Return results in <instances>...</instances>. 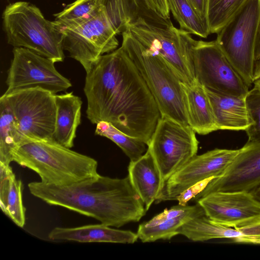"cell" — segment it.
I'll return each instance as SVG.
<instances>
[{
	"instance_id": "obj_1",
	"label": "cell",
	"mask_w": 260,
	"mask_h": 260,
	"mask_svg": "<svg viewBox=\"0 0 260 260\" xmlns=\"http://www.w3.org/2000/svg\"><path fill=\"white\" fill-rule=\"evenodd\" d=\"M86 116L110 122L148 145L161 114L133 61L121 47L102 55L86 73Z\"/></svg>"
},
{
	"instance_id": "obj_2",
	"label": "cell",
	"mask_w": 260,
	"mask_h": 260,
	"mask_svg": "<svg viewBox=\"0 0 260 260\" xmlns=\"http://www.w3.org/2000/svg\"><path fill=\"white\" fill-rule=\"evenodd\" d=\"M30 193L50 205L90 217L109 226L138 222L147 212L128 176L113 178L98 175L66 186L28 184Z\"/></svg>"
},
{
	"instance_id": "obj_3",
	"label": "cell",
	"mask_w": 260,
	"mask_h": 260,
	"mask_svg": "<svg viewBox=\"0 0 260 260\" xmlns=\"http://www.w3.org/2000/svg\"><path fill=\"white\" fill-rule=\"evenodd\" d=\"M13 161L36 173L46 184L69 186L99 174L95 159L55 141H34L19 146L13 152Z\"/></svg>"
},
{
	"instance_id": "obj_4",
	"label": "cell",
	"mask_w": 260,
	"mask_h": 260,
	"mask_svg": "<svg viewBox=\"0 0 260 260\" xmlns=\"http://www.w3.org/2000/svg\"><path fill=\"white\" fill-rule=\"evenodd\" d=\"M122 35L121 47L145 82L161 116L188 125L182 82L177 74L161 56L147 49L128 30Z\"/></svg>"
},
{
	"instance_id": "obj_5",
	"label": "cell",
	"mask_w": 260,
	"mask_h": 260,
	"mask_svg": "<svg viewBox=\"0 0 260 260\" xmlns=\"http://www.w3.org/2000/svg\"><path fill=\"white\" fill-rule=\"evenodd\" d=\"M2 18L9 45L28 49L55 62L64 60L61 29L46 19L36 6L23 1L10 4Z\"/></svg>"
},
{
	"instance_id": "obj_6",
	"label": "cell",
	"mask_w": 260,
	"mask_h": 260,
	"mask_svg": "<svg viewBox=\"0 0 260 260\" xmlns=\"http://www.w3.org/2000/svg\"><path fill=\"white\" fill-rule=\"evenodd\" d=\"M260 22V0H248L217 33L216 40L250 87L254 82L255 46Z\"/></svg>"
},
{
	"instance_id": "obj_7",
	"label": "cell",
	"mask_w": 260,
	"mask_h": 260,
	"mask_svg": "<svg viewBox=\"0 0 260 260\" xmlns=\"http://www.w3.org/2000/svg\"><path fill=\"white\" fill-rule=\"evenodd\" d=\"M55 94L40 87L3 94L17 122L19 146L34 141H54Z\"/></svg>"
},
{
	"instance_id": "obj_8",
	"label": "cell",
	"mask_w": 260,
	"mask_h": 260,
	"mask_svg": "<svg viewBox=\"0 0 260 260\" xmlns=\"http://www.w3.org/2000/svg\"><path fill=\"white\" fill-rule=\"evenodd\" d=\"M126 29L147 49L161 56L183 83L192 85L197 82L191 53L194 39L189 32L173 25L157 26L143 19Z\"/></svg>"
},
{
	"instance_id": "obj_9",
	"label": "cell",
	"mask_w": 260,
	"mask_h": 260,
	"mask_svg": "<svg viewBox=\"0 0 260 260\" xmlns=\"http://www.w3.org/2000/svg\"><path fill=\"white\" fill-rule=\"evenodd\" d=\"M196 132L188 125L161 116L150 139L148 149L159 170L164 184L198 152Z\"/></svg>"
},
{
	"instance_id": "obj_10",
	"label": "cell",
	"mask_w": 260,
	"mask_h": 260,
	"mask_svg": "<svg viewBox=\"0 0 260 260\" xmlns=\"http://www.w3.org/2000/svg\"><path fill=\"white\" fill-rule=\"evenodd\" d=\"M62 46L71 57L88 73L99 58L117 48L119 43L102 5L87 21L71 29H61Z\"/></svg>"
},
{
	"instance_id": "obj_11",
	"label": "cell",
	"mask_w": 260,
	"mask_h": 260,
	"mask_svg": "<svg viewBox=\"0 0 260 260\" xmlns=\"http://www.w3.org/2000/svg\"><path fill=\"white\" fill-rule=\"evenodd\" d=\"M192 58L197 81L205 88L245 98L249 87L226 57L217 41L194 40Z\"/></svg>"
},
{
	"instance_id": "obj_12",
	"label": "cell",
	"mask_w": 260,
	"mask_h": 260,
	"mask_svg": "<svg viewBox=\"0 0 260 260\" xmlns=\"http://www.w3.org/2000/svg\"><path fill=\"white\" fill-rule=\"evenodd\" d=\"M13 54L4 94L36 87L56 94L72 86L70 81L57 71L53 60L23 47H14Z\"/></svg>"
},
{
	"instance_id": "obj_13",
	"label": "cell",
	"mask_w": 260,
	"mask_h": 260,
	"mask_svg": "<svg viewBox=\"0 0 260 260\" xmlns=\"http://www.w3.org/2000/svg\"><path fill=\"white\" fill-rule=\"evenodd\" d=\"M240 152L216 148L196 155L164 184L156 201L175 200L183 191L204 180L221 176Z\"/></svg>"
},
{
	"instance_id": "obj_14",
	"label": "cell",
	"mask_w": 260,
	"mask_h": 260,
	"mask_svg": "<svg viewBox=\"0 0 260 260\" xmlns=\"http://www.w3.org/2000/svg\"><path fill=\"white\" fill-rule=\"evenodd\" d=\"M214 222L239 230L260 221V202L245 191H214L197 200Z\"/></svg>"
},
{
	"instance_id": "obj_15",
	"label": "cell",
	"mask_w": 260,
	"mask_h": 260,
	"mask_svg": "<svg viewBox=\"0 0 260 260\" xmlns=\"http://www.w3.org/2000/svg\"><path fill=\"white\" fill-rule=\"evenodd\" d=\"M260 187V142H248L224 173L211 179L195 199L214 191H245Z\"/></svg>"
},
{
	"instance_id": "obj_16",
	"label": "cell",
	"mask_w": 260,
	"mask_h": 260,
	"mask_svg": "<svg viewBox=\"0 0 260 260\" xmlns=\"http://www.w3.org/2000/svg\"><path fill=\"white\" fill-rule=\"evenodd\" d=\"M97 1L103 7L116 35L122 34L140 19L157 26L173 25L170 19H165L155 12L147 0Z\"/></svg>"
},
{
	"instance_id": "obj_17",
	"label": "cell",
	"mask_w": 260,
	"mask_h": 260,
	"mask_svg": "<svg viewBox=\"0 0 260 260\" xmlns=\"http://www.w3.org/2000/svg\"><path fill=\"white\" fill-rule=\"evenodd\" d=\"M48 238L54 241H72L80 243L123 244H133L139 239L137 233L112 228L101 223L74 228L55 227L48 234Z\"/></svg>"
},
{
	"instance_id": "obj_18",
	"label": "cell",
	"mask_w": 260,
	"mask_h": 260,
	"mask_svg": "<svg viewBox=\"0 0 260 260\" xmlns=\"http://www.w3.org/2000/svg\"><path fill=\"white\" fill-rule=\"evenodd\" d=\"M128 172L131 182L147 211L164 185L158 166L148 149L140 158L130 161Z\"/></svg>"
},
{
	"instance_id": "obj_19",
	"label": "cell",
	"mask_w": 260,
	"mask_h": 260,
	"mask_svg": "<svg viewBox=\"0 0 260 260\" xmlns=\"http://www.w3.org/2000/svg\"><path fill=\"white\" fill-rule=\"evenodd\" d=\"M218 130L246 131L250 125L245 97L218 93L205 88Z\"/></svg>"
},
{
	"instance_id": "obj_20",
	"label": "cell",
	"mask_w": 260,
	"mask_h": 260,
	"mask_svg": "<svg viewBox=\"0 0 260 260\" xmlns=\"http://www.w3.org/2000/svg\"><path fill=\"white\" fill-rule=\"evenodd\" d=\"M188 125L197 134L207 135L218 130L209 97L198 82L189 85L182 82Z\"/></svg>"
},
{
	"instance_id": "obj_21",
	"label": "cell",
	"mask_w": 260,
	"mask_h": 260,
	"mask_svg": "<svg viewBox=\"0 0 260 260\" xmlns=\"http://www.w3.org/2000/svg\"><path fill=\"white\" fill-rule=\"evenodd\" d=\"M56 113L54 140L57 143L71 148L76 136V131L81 123V98L73 92L55 94Z\"/></svg>"
},
{
	"instance_id": "obj_22",
	"label": "cell",
	"mask_w": 260,
	"mask_h": 260,
	"mask_svg": "<svg viewBox=\"0 0 260 260\" xmlns=\"http://www.w3.org/2000/svg\"><path fill=\"white\" fill-rule=\"evenodd\" d=\"M22 189V182L16 178L10 166L0 162L1 207L5 215L20 228L25 224Z\"/></svg>"
},
{
	"instance_id": "obj_23",
	"label": "cell",
	"mask_w": 260,
	"mask_h": 260,
	"mask_svg": "<svg viewBox=\"0 0 260 260\" xmlns=\"http://www.w3.org/2000/svg\"><path fill=\"white\" fill-rule=\"evenodd\" d=\"M177 233L178 235H182L190 240L196 242L225 238L233 240L243 236L240 230L218 224L205 213L182 225Z\"/></svg>"
},
{
	"instance_id": "obj_24",
	"label": "cell",
	"mask_w": 260,
	"mask_h": 260,
	"mask_svg": "<svg viewBox=\"0 0 260 260\" xmlns=\"http://www.w3.org/2000/svg\"><path fill=\"white\" fill-rule=\"evenodd\" d=\"M202 206L197 203L190 211L175 218L162 220L150 226L142 223L139 225L137 234L142 242H151L158 240H170L178 235V230L192 219L205 214Z\"/></svg>"
},
{
	"instance_id": "obj_25",
	"label": "cell",
	"mask_w": 260,
	"mask_h": 260,
	"mask_svg": "<svg viewBox=\"0 0 260 260\" xmlns=\"http://www.w3.org/2000/svg\"><path fill=\"white\" fill-rule=\"evenodd\" d=\"M18 127L5 96L0 98V162L10 165L13 152L20 145Z\"/></svg>"
},
{
	"instance_id": "obj_26",
	"label": "cell",
	"mask_w": 260,
	"mask_h": 260,
	"mask_svg": "<svg viewBox=\"0 0 260 260\" xmlns=\"http://www.w3.org/2000/svg\"><path fill=\"white\" fill-rule=\"evenodd\" d=\"M170 12L180 29L206 38L210 34L208 23L203 20L188 0H167Z\"/></svg>"
},
{
	"instance_id": "obj_27",
	"label": "cell",
	"mask_w": 260,
	"mask_h": 260,
	"mask_svg": "<svg viewBox=\"0 0 260 260\" xmlns=\"http://www.w3.org/2000/svg\"><path fill=\"white\" fill-rule=\"evenodd\" d=\"M95 134L105 137L119 146L131 161L140 158L147 151V144L140 139L123 133L110 122L101 121L96 124Z\"/></svg>"
},
{
	"instance_id": "obj_28",
	"label": "cell",
	"mask_w": 260,
	"mask_h": 260,
	"mask_svg": "<svg viewBox=\"0 0 260 260\" xmlns=\"http://www.w3.org/2000/svg\"><path fill=\"white\" fill-rule=\"evenodd\" d=\"M100 7L97 0H76L54 14V23L61 29L74 28L94 15Z\"/></svg>"
},
{
	"instance_id": "obj_29",
	"label": "cell",
	"mask_w": 260,
	"mask_h": 260,
	"mask_svg": "<svg viewBox=\"0 0 260 260\" xmlns=\"http://www.w3.org/2000/svg\"><path fill=\"white\" fill-rule=\"evenodd\" d=\"M248 0H208L207 22L210 34H217Z\"/></svg>"
},
{
	"instance_id": "obj_30",
	"label": "cell",
	"mask_w": 260,
	"mask_h": 260,
	"mask_svg": "<svg viewBox=\"0 0 260 260\" xmlns=\"http://www.w3.org/2000/svg\"><path fill=\"white\" fill-rule=\"evenodd\" d=\"M245 102L250 121V126L245 131L248 142H260V89L255 87L249 90Z\"/></svg>"
},
{
	"instance_id": "obj_31",
	"label": "cell",
	"mask_w": 260,
	"mask_h": 260,
	"mask_svg": "<svg viewBox=\"0 0 260 260\" xmlns=\"http://www.w3.org/2000/svg\"><path fill=\"white\" fill-rule=\"evenodd\" d=\"M194 206H182L178 204L169 209L166 208L161 213L155 215L150 220L142 224L146 226L154 225L162 220L175 218L183 215L192 209Z\"/></svg>"
},
{
	"instance_id": "obj_32",
	"label": "cell",
	"mask_w": 260,
	"mask_h": 260,
	"mask_svg": "<svg viewBox=\"0 0 260 260\" xmlns=\"http://www.w3.org/2000/svg\"><path fill=\"white\" fill-rule=\"evenodd\" d=\"M213 178H214L204 180L190 186L177 196L175 200H177L179 205H187V202L192 198H195L200 193Z\"/></svg>"
},
{
	"instance_id": "obj_33",
	"label": "cell",
	"mask_w": 260,
	"mask_h": 260,
	"mask_svg": "<svg viewBox=\"0 0 260 260\" xmlns=\"http://www.w3.org/2000/svg\"><path fill=\"white\" fill-rule=\"evenodd\" d=\"M239 230L243 236L233 240L234 242L248 243L250 240L260 239V221Z\"/></svg>"
},
{
	"instance_id": "obj_34",
	"label": "cell",
	"mask_w": 260,
	"mask_h": 260,
	"mask_svg": "<svg viewBox=\"0 0 260 260\" xmlns=\"http://www.w3.org/2000/svg\"><path fill=\"white\" fill-rule=\"evenodd\" d=\"M150 7L165 19H170V10L167 0H147Z\"/></svg>"
},
{
	"instance_id": "obj_35",
	"label": "cell",
	"mask_w": 260,
	"mask_h": 260,
	"mask_svg": "<svg viewBox=\"0 0 260 260\" xmlns=\"http://www.w3.org/2000/svg\"><path fill=\"white\" fill-rule=\"evenodd\" d=\"M195 9L199 16L205 21L207 22L208 0H188Z\"/></svg>"
},
{
	"instance_id": "obj_36",
	"label": "cell",
	"mask_w": 260,
	"mask_h": 260,
	"mask_svg": "<svg viewBox=\"0 0 260 260\" xmlns=\"http://www.w3.org/2000/svg\"><path fill=\"white\" fill-rule=\"evenodd\" d=\"M254 58L255 62L260 60V22L255 42Z\"/></svg>"
},
{
	"instance_id": "obj_37",
	"label": "cell",
	"mask_w": 260,
	"mask_h": 260,
	"mask_svg": "<svg viewBox=\"0 0 260 260\" xmlns=\"http://www.w3.org/2000/svg\"><path fill=\"white\" fill-rule=\"evenodd\" d=\"M253 77L254 81L260 78V60L255 63Z\"/></svg>"
},
{
	"instance_id": "obj_38",
	"label": "cell",
	"mask_w": 260,
	"mask_h": 260,
	"mask_svg": "<svg viewBox=\"0 0 260 260\" xmlns=\"http://www.w3.org/2000/svg\"><path fill=\"white\" fill-rule=\"evenodd\" d=\"M251 193L256 199L260 202V187L254 190L253 191L251 192Z\"/></svg>"
},
{
	"instance_id": "obj_39",
	"label": "cell",
	"mask_w": 260,
	"mask_h": 260,
	"mask_svg": "<svg viewBox=\"0 0 260 260\" xmlns=\"http://www.w3.org/2000/svg\"><path fill=\"white\" fill-rule=\"evenodd\" d=\"M253 84L254 87L260 89V78L254 80Z\"/></svg>"
},
{
	"instance_id": "obj_40",
	"label": "cell",
	"mask_w": 260,
	"mask_h": 260,
	"mask_svg": "<svg viewBox=\"0 0 260 260\" xmlns=\"http://www.w3.org/2000/svg\"><path fill=\"white\" fill-rule=\"evenodd\" d=\"M248 243L260 244V239L250 240L248 242Z\"/></svg>"
}]
</instances>
